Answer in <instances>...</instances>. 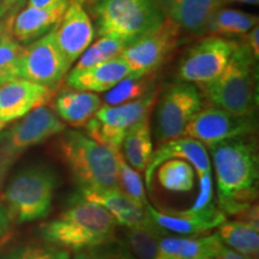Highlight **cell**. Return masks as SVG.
Returning a JSON list of instances; mask_svg holds the SVG:
<instances>
[{
	"mask_svg": "<svg viewBox=\"0 0 259 259\" xmlns=\"http://www.w3.org/2000/svg\"><path fill=\"white\" fill-rule=\"evenodd\" d=\"M6 34H8V31H6V23L5 22L0 21V40H2Z\"/></svg>",
	"mask_w": 259,
	"mask_h": 259,
	"instance_id": "cell-41",
	"label": "cell"
},
{
	"mask_svg": "<svg viewBox=\"0 0 259 259\" xmlns=\"http://www.w3.org/2000/svg\"><path fill=\"white\" fill-rule=\"evenodd\" d=\"M158 236L144 229H128L127 240L138 259H157Z\"/></svg>",
	"mask_w": 259,
	"mask_h": 259,
	"instance_id": "cell-32",
	"label": "cell"
},
{
	"mask_svg": "<svg viewBox=\"0 0 259 259\" xmlns=\"http://www.w3.org/2000/svg\"><path fill=\"white\" fill-rule=\"evenodd\" d=\"M59 179L47 164H32L11 178L2 194V205L15 223L44 220L50 215Z\"/></svg>",
	"mask_w": 259,
	"mask_h": 259,
	"instance_id": "cell-5",
	"label": "cell"
},
{
	"mask_svg": "<svg viewBox=\"0 0 259 259\" xmlns=\"http://www.w3.org/2000/svg\"><path fill=\"white\" fill-rule=\"evenodd\" d=\"M82 198L95 203L105 208L118 225L127 227L128 229H144V231L160 235L151 225L145 209L128 198L119 187L99 190H80Z\"/></svg>",
	"mask_w": 259,
	"mask_h": 259,
	"instance_id": "cell-18",
	"label": "cell"
},
{
	"mask_svg": "<svg viewBox=\"0 0 259 259\" xmlns=\"http://www.w3.org/2000/svg\"><path fill=\"white\" fill-rule=\"evenodd\" d=\"M130 67L121 57L94 65L82 71H70L66 78L67 88L90 93H106L126 77Z\"/></svg>",
	"mask_w": 259,
	"mask_h": 259,
	"instance_id": "cell-21",
	"label": "cell"
},
{
	"mask_svg": "<svg viewBox=\"0 0 259 259\" xmlns=\"http://www.w3.org/2000/svg\"><path fill=\"white\" fill-rule=\"evenodd\" d=\"M118 222L101 205L78 199L65 211L40 226L45 241L66 251L77 252L114 241Z\"/></svg>",
	"mask_w": 259,
	"mask_h": 259,
	"instance_id": "cell-2",
	"label": "cell"
},
{
	"mask_svg": "<svg viewBox=\"0 0 259 259\" xmlns=\"http://www.w3.org/2000/svg\"><path fill=\"white\" fill-rule=\"evenodd\" d=\"M216 170L219 206L227 215H245L257 198L258 154L245 137L209 145Z\"/></svg>",
	"mask_w": 259,
	"mask_h": 259,
	"instance_id": "cell-1",
	"label": "cell"
},
{
	"mask_svg": "<svg viewBox=\"0 0 259 259\" xmlns=\"http://www.w3.org/2000/svg\"><path fill=\"white\" fill-rule=\"evenodd\" d=\"M116 151L76 130L63 131L58 141V153L80 190L118 187Z\"/></svg>",
	"mask_w": 259,
	"mask_h": 259,
	"instance_id": "cell-3",
	"label": "cell"
},
{
	"mask_svg": "<svg viewBox=\"0 0 259 259\" xmlns=\"http://www.w3.org/2000/svg\"><path fill=\"white\" fill-rule=\"evenodd\" d=\"M70 255L69 251L56 246L25 245L5 252L0 259H69Z\"/></svg>",
	"mask_w": 259,
	"mask_h": 259,
	"instance_id": "cell-31",
	"label": "cell"
},
{
	"mask_svg": "<svg viewBox=\"0 0 259 259\" xmlns=\"http://www.w3.org/2000/svg\"><path fill=\"white\" fill-rule=\"evenodd\" d=\"M54 32L58 46L71 66L93 44L95 36L90 16L80 0H69Z\"/></svg>",
	"mask_w": 259,
	"mask_h": 259,
	"instance_id": "cell-17",
	"label": "cell"
},
{
	"mask_svg": "<svg viewBox=\"0 0 259 259\" xmlns=\"http://www.w3.org/2000/svg\"><path fill=\"white\" fill-rule=\"evenodd\" d=\"M170 158H181L189 162L197 170L199 177V194L192 209H202L212 203V178L211 163L205 145L189 137H179L169 139L161 143L156 150L153 151L148 166L145 168V183L148 189L153 185L154 174L157 167Z\"/></svg>",
	"mask_w": 259,
	"mask_h": 259,
	"instance_id": "cell-10",
	"label": "cell"
},
{
	"mask_svg": "<svg viewBox=\"0 0 259 259\" xmlns=\"http://www.w3.org/2000/svg\"><path fill=\"white\" fill-rule=\"evenodd\" d=\"M90 3L100 37L120 38L131 45L164 21L156 0H90Z\"/></svg>",
	"mask_w": 259,
	"mask_h": 259,
	"instance_id": "cell-6",
	"label": "cell"
},
{
	"mask_svg": "<svg viewBox=\"0 0 259 259\" xmlns=\"http://www.w3.org/2000/svg\"><path fill=\"white\" fill-rule=\"evenodd\" d=\"M181 246L183 238L179 236H166L158 240L157 259H181Z\"/></svg>",
	"mask_w": 259,
	"mask_h": 259,
	"instance_id": "cell-34",
	"label": "cell"
},
{
	"mask_svg": "<svg viewBox=\"0 0 259 259\" xmlns=\"http://www.w3.org/2000/svg\"><path fill=\"white\" fill-rule=\"evenodd\" d=\"M223 5L228 3H240V4H250V5H258L259 0H222Z\"/></svg>",
	"mask_w": 259,
	"mask_h": 259,
	"instance_id": "cell-40",
	"label": "cell"
},
{
	"mask_svg": "<svg viewBox=\"0 0 259 259\" xmlns=\"http://www.w3.org/2000/svg\"><path fill=\"white\" fill-rule=\"evenodd\" d=\"M219 236L223 244L235 252L257 258L259 252V228L257 216L244 221H225L219 226Z\"/></svg>",
	"mask_w": 259,
	"mask_h": 259,
	"instance_id": "cell-23",
	"label": "cell"
},
{
	"mask_svg": "<svg viewBox=\"0 0 259 259\" xmlns=\"http://www.w3.org/2000/svg\"><path fill=\"white\" fill-rule=\"evenodd\" d=\"M69 259H134L130 252L115 240L73 252Z\"/></svg>",
	"mask_w": 259,
	"mask_h": 259,
	"instance_id": "cell-33",
	"label": "cell"
},
{
	"mask_svg": "<svg viewBox=\"0 0 259 259\" xmlns=\"http://www.w3.org/2000/svg\"><path fill=\"white\" fill-rule=\"evenodd\" d=\"M69 3L50 9H37L25 6L9 17L6 31L19 44H28L44 36L56 27L63 17Z\"/></svg>",
	"mask_w": 259,
	"mask_h": 259,
	"instance_id": "cell-20",
	"label": "cell"
},
{
	"mask_svg": "<svg viewBox=\"0 0 259 259\" xmlns=\"http://www.w3.org/2000/svg\"><path fill=\"white\" fill-rule=\"evenodd\" d=\"M2 2L5 6L6 14L11 16L23 8L27 0H2Z\"/></svg>",
	"mask_w": 259,
	"mask_h": 259,
	"instance_id": "cell-38",
	"label": "cell"
},
{
	"mask_svg": "<svg viewBox=\"0 0 259 259\" xmlns=\"http://www.w3.org/2000/svg\"><path fill=\"white\" fill-rule=\"evenodd\" d=\"M157 180L169 192H190L194 187V168L181 158H170L157 167Z\"/></svg>",
	"mask_w": 259,
	"mask_h": 259,
	"instance_id": "cell-26",
	"label": "cell"
},
{
	"mask_svg": "<svg viewBox=\"0 0 259 259\" xmlns=\"http://www.w3.org/2000/svg\"><path fill=\"white\" fill-rule=\"evenodd\" d=\"M202 259H221V255H219V257H205V258H202Z\"/></svg>",
	"mask_w": 259,
	"mask_h": 259,
	"instance_id": "cell-43",
	"label": "cell"
},
{
	"mask_svg": "<svg viewBox=\"0 0 259 259\" xmlns=\"http://www.w3.org/2000/svg\"><path fill=\"white\" fill-rule=\"evenodd\" d=\"M144 209L151 225L160 235L167 232L180 235H197L218 228L226 221V215L222 210L212 203L202 209L191 208L183 211L160 210L150 204Z\"/></svg>",
	"mask_w": 259,
	"mask_h": 259,
	"instance_id": "cell-15",
	"label": "cell"
},
{
	"mask_svg": "<svg viewBox=\"0 0 259 259\" xmlns=\"http://www.w3.org/2000/svg\"><path fill=\"white\" fill-rule=\"evenodd\" d=\"M56 95V88L25 78H15L0 85V124L8 125L23 118Z\"/></svg>",
	"mask_w": 259,
	"mask_h": 259,
	"instance_id": "cell-16",
	"label": "cell"
},
{
	"mask_svg": "<svg viewBox=\"0 0 259 259\" xmlns=\"http://www.w3.org/2000/svg\"><path fill=\"white\" fill-rule=\"evenodd\" d=\"M5 15H8V14H6L5 6H4V4H3V2H2V0H0V21H2V18L4 17Z\"/></svg>",
	"mask_w": 259,
	"mask_h": 259,
	"instance_id": "cell-42",
	"label": "cell"
},
{
	"mask_svg": "<svg viewBox=\"0 0 259 259\" xmlns=\"http://www.w3.org/2000/svg\"><path fill=\"white\" fill-rule=\"evenodd\" d=\"M164 18L190 34H206L209 21L222 0H156Z\"/></svg>",
	"mask_w": 259,
	"mask_h": 259,
	"instance_id": "cell-19",
	"label": "cell"
},
{
	"mask_svg": "<svg viewBox=\"0 0 259 259\" xmlns=\"http://www.w3.org/2000/svg\"><path fill=\"white\" fill-rule=\"evenodd\" d=\"M121 147L124 149L122 156L130 166L137 171H144L154 151L149 116L128 130Z\"/></svg>",
	"mask_w": 259,
	"mask_h": 259,
	"instance_id": "cell-24",
	"label": "cell"
},
{
	"mask_svg": "<svg viewBox=\"0 0 259 259\" xmlns=\"http://www.w3.org/2000/svg\"><path fill=\"white\" fill-rule=\"evenodd\" d=\"M245 38L244 45L248 48V51L251 52V54L253 56L255 60H258L259 58V28L258 25L254 27L253 29H251L245 36H242Z\"/></svg>",
	"mask_w": 259,
	"mask_h": 259,
	"instance_id": "cell-35",
	"label": "cell"
},
{
	"mask_svg": "<svg viewBox=\"0 0 259 259\" xmlns=\"http://www.w3.org/2000/svg\"><path fill=\"white\" fill-rule=\"evenodd\" d=\"M254 61L257 60L248 48L238 42L225 70L215 79L197 88L213 107L235 115H254L257 107Z\"/></svg>",
	"mask_w": 259,
	"mask_h": 259,
	"instance_id": "cell-4",
	"label": "cell"
},
{
	"mask_svg": "<svg viewBox=\"0 0 259 259\" xmlns=\"http://www.w3.org/2000/svg\"><path fill=\"white\" fill-rule=\"evenodd\" d=\"M66 126L53 109L41 106L0 134V190L10 167L28 149L65 131Z\"/></svg>",
	"mask_w": 259,
	"mask_h": 259,
	"instance_id": "cell-7",
	"label": "cell"
},
{
	"mask_svg": "<svg viewBox=\"0 0 259 259\" xmlns=\"http://www.w3.org/2000/svg\"><path fill=\"white\" fill-rule=\"evenodd\" d=\"M115 156L118 163V187L128 198H131L142 208H145L149 203L141 176L126 162L120 150L116 151Z\"/></svg>",
	"mask_w": 259,
	"mask_h": 259,
	"instance_id": "cell-29",
	"label": "cell"
},
{
	"mask_svg": "<svg viewBox=\"0 0 259 259\" xmlns=\"http://www.w3.org/2000/svg\"><path fill=\"white\" fill-rule=\"evenodd\" d=\"M258 25V17L240 10L220 8L210 18L206 34L210 36L231 38L245 36Z\"/></svg>",
	"mask_w": 259,
	"mask_h": 259,
	"instance_id": "cell-25",
	"label": "cell"
},
{
	"mask_svg": "<svg viewBox=\"0 0 259 259\" xmlns=\"http://www.w3.org/2000/svg\"><path fill=\"white\" fill-rule=\"evenodd\" d=\"M255 131L254 115L240 116L223 111L218 107L202 108L187 124L183 137H189L209 145L246 137Z\"/></svg>",
	"mask_w": 259,
	"mask_h": 259,
	"instance_id": "cell-13",
	"label": "cell"
},
{
	"mask_svg": "<svg viewBox=\"0 0 259 259\" xmlns=\"http://www.w3.org/2000/svg\"><path fill=\"white\" fill-rule=\"evenodd\" d=\"M180 31L176 24L164 18L156 29L130 45L121 54L130 67V76H149L156 70L176 48Z\"/></svg>",
	"mask_w": 259,
	"mask_h": 259,
	"instance_id": "cell-12",
	"label": "cell"
},
{
	"mask_svg": "<svg viewBox=\"0 0 259 259\" xmlns=\"http://www.w3.org/2000/svg\"><path fill=\"white\" fill-rule=\"evenodd\" d=\"M10 219L4 206L0 203V244L4 241L6 234L10 231Z\"/></svg>",
	"mask_w": 259,
	"mask_h": 259,
	"instance_id": "cell-37",
	"label": "cell"
},
{
	"mask_svg": "<svg viewBox=\"0 0 259 259\" xmlns=\"http://www.w3.org/2000/svg\"><path fill=\"white\" fill-rule=\"evenodd\" d=\"M221 259H254V258L246 257V255H242L240 253H238V252L229 250V248H227L226 246H223L221 251Z\"/></svg>",
	"mask_w": 259,
	"mask_h": 259,
	"instance_id": "cell-39",
	"label": "cell"
},
{
	"mask_svg": "<svg viewBox=\"0 0 259 259\" xmlns=\"http://www.w3.org/2000/svg\"><path fill=\"white\" fill-rule=\"evenodd\" d=\"M71 69L61 53L54 28L25 47L19 78L56 88Z\"/></svg>",
	"mask_w": 259,
	"mask_h": 259,
	"instance_id": "cell-14",
	"label": "cell"
},
{
	"mask_svg": "<svg viewBox=\"0 0 259 259\" xmlns=\"http://www.w3.org/2000/svg\"><path fill=\"white\" fill-rule=\"evenodd\" d=\"M151 92V83L149 76L134 77L128 76L120 80L114 88L106 92L103 97L107 106H119L135 100L141 99Z\"/></svg>",
	"mask_w": 259,
	"mask_h": 259,
	"instance_id": "cell-28",
	"label": "cell"
},
{
	"mask_svg": "<svg viewBox=\"0 0 259 259\" xmlns=\"http://www.w3.org/2000/svg\"><path fill=\"white\" fill-rule=\"evenodd\" d=\"M69 3V0H27V6L37 9H50Z\"/></svg>",
	"mask_w": 259,
	"mask_h": 259,
	"instance_id": "cell-36",
	"label": "cell"
},
{
	"mask_svg": "<svg viewBox=\"0 0 259 259\" xmlns=\"http://www.w3.org/2000/svg\"><path fill=\"white\" fill-rule=\"evenodd\" d=\"M203 108V96L197 85L178 82L168 87L158 100L155 113V138L158 143L184 136L191 119Z\"/></svg>",
	"mask_w": 259,
	"mask_h": 259,
	"instance_id": "cell-9",
	"label": "cell"
},
{
	"mask_svg": "<svg viewBox=\"0 0 259 259\" xmlns=\"http://www.w3.org/2000/svg\"><path fill=\"white\" fill-rule=\"evenodd\" d=\"M5 127V125H3V124H0V134H2L3 132V128Z\"/></svg>",
	"mask_w": 259,
	"mask_h": 259,
	"instance_id": "cell-44",
	"label": "cell"
},
{
	"mask_svg": "<svg viewBox=\"0 0 259 259\" xmlns=\"http://www.w3.org/2000/svg\"><path fill=\"white\" fill-rule=\"evenodd\" d=\"M157 95L154 90L135 101L119 106H101L84 127L87 135L97 143L120 150L127 131L142 119L149 116Z\"/></svg>",
	"mask_w": 259,
	"mask_h": 259,
	"instance_id": "cell-8",
	"label": "cell"
},
{
	"mask_svg": "<svg viewBox=\"0 0 259 259\" xmlns=\"http://www.w3.org/2000/svg\"><path fill=\"white\" fill-rule=\"evenodd\" d=\"M130 46L128 42L120 38L102 36L95 44H92L84 51V53L76 61V65L71 71H82L94 65L121 57L124 51Z\"/></svg>",
	"mask_w": 259,
	"mask_h": 259,
	"instance_id": "cell-27",
	"label": "cell"
},
{
	"mask_svg": "<svg viewBox=\"0 0 259 259\" xmlns=\"http://www.w3.org/2000/svg\"><path fill=\"white\" fill-rule=\"evenodd\" d=\"M238 42L209 36L186 51L178 65V79L194 85L215 79L225 70Z\"/></svg>",
	"mask_w": 259,
	"mask_h": 259,
	"instance_id": "cell-11",
	"label": "cell"
},
{
	"mask_svg": "<svg viewBox=\"0 0 259 259\" xmlns=\"http://www.w3.org/2000/svg\"><path fill=\"white\" fill-rule=\"evenodd\" d=\"M0 85H2V83H0Z\"/></svg>",
	"mask_w": 259,
	"mask_h": 259,
	"instance_id": "cell-45",
	"label": "cell"
},
{
	"mask_svg": "<svg viewBox=\"0 0 259 259\" xmlns=\"http://www.w3.org/2000/svg\"><path fill=\"white\" fill-rule=\"evenodd\" d=\"M25 47L6 34L0 40V83L19 78Z\"/></svg>",
	"mask_w": 259,
	"mask_h": 259,
	"instance_id": "cell-30",
	"label": "cell"
},
{
	"mask_svg": "<svg viewBox=\"0 0 259 259\" xmlns=\"http://www.w3.org/2000/svg\"><path fill=\"white\" fill-rule=\"evenodd\" d=\"M101 106L102 100L97 94L66 88L54 95L53 111L64 124L84 127Z\"/></svg>",
	"mask_w": 259,
	"mask_h": 259,
	"instance_id": "cell-22",
	"label": "cell"
}]
</instances>
